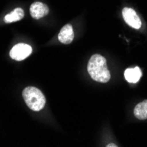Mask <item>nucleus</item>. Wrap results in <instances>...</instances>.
Listing matches in <instances>:
<instances>
[{
  "label": "nucleus",
  "instance_id": "39448f33",
  "mask_svg": "<svg viewBox=\"0 0 147 147\" xmlns=\"http://www.w3.org/2000/svg\"><path fill=\"white\" fill-rule=\"evenodd\" d=\"M49 13V7L47 5L41 3V2H34L30 6V14L31 16L35 19L39 20L45 17Z\"/></svg>",
  "mask_w": 147,
  "mask_h": 147
},
{
  "label": "nucleus",
  "instance_id": "1a4fd4ad",
  "mask_svg": "<svg viewBox=\"0 0 147 147\" xmlns=\"http://www.w3.org/2000/svg\"><path fill=\"white\" fill-rule=\"evenodd\" d=\"M134 115L139 120L147 119V100L141 101L135 107Z\"/></svg>",
  "mask_w": 147,
  "mask_h": 147
},
{
  "label": "nucleus",
  "instance_id": "0eeeda50",
  "mask_svg": "<svg viewBox=\"0 0 147 147\" xmlns=\"http://www.w3.org/2000/svg\"><path fill=\"white\" fill-rule=\"evenodd\" d=\"M142 77V71L139 67L129 68L124 71V78L129 83H137Z\"/></svg>",
  "mask_w": 147,
  "mask_h": 147
},
{
  "label": "nucleus",
  "instance_id": "6e6552de",
  "mask_svg": "<svg viewBox=\"0 0 147 147\" xmlns=\"http://www.w3.org/2000/svg\"><path fill=\"white\" fill-rule=\"evenodd\" d=\"M24 17V11L21 8H16L12 11L5 15L4 20L5 23H12V22H16L20 20H22Z\"/></svg>",
  "mask_w": 147,
  "mask_h": 147
},
{
  "label": "nucleus",
  "instance_id": "7ed1b4c3",
  "mask_svg": "<svg viewBox=\"0 0 147 147\" xmlns=\"http://www.w3.org/2000/svg\"><path fill=\"white\" fill-rule=\"evenodd\" d=\"M32 53L31 46L25 44V43H19L13 47L10 51V57L16 61H22L30 56Z\"/></svg>",
  "mask_w": 147,
  "mask_h": 147
},
{
  "label": "nucleus",
  "instance_id": "f03ea898",
  "mask_svg": "<svg viewBox=\"0 0 147 147\" xmlns=\"http://www.w3.org/2000/svg\"><path fill=\"white\" fill-rule=\"evenodd\" d=\"M22 96L26 104L34 111L42 110L46 104V98L42 91L34 86L26 87L22 92Z\"/></svg>",
  "mask_w": 147,
  "mask_h": 147
},
{
  "label": "nucleus",
  "instance_id": "423d86ee",
  "mask_svg": "<svg viewBox=\"0 0 147 147\" xmlns=\"http://www.w3.org/2000/svg\"><path fill=\"white\" fill-rule=\"evenodd\" d=\"M73 39H74V32H73L72 26L70 24L63 26L58 34L59 42L63 44H70L73 41Z\"/></svg>",
  "mask_w": 147,
  "mask_h": 147
},
{
  "label": "nucleus",
  "instance_id": "9d476101",
  "mask_svg": "<svg viewBox=\"0 0 147 147\" xmlns=\"http://www.w3.org/2000/svg\"><path fill=\"white\" fill-rule=\"evenodd\" d=\"M107 146H109V147H110V146H115V147H116L117 145H115V144H109V145H107Z\"/></svg>",
  "mask_w": 147,
  "mask_h": 147
},
{
  "label": "nucleus",
  "instance_id": "f257e3e1",
  "mask_svg": "<svg viewBox=\"0 0 147 147\" xmlns=\"http://www.w3.org/2000/svg\"><path fill=\"white\" fill-rule=\"evenodd\" d=\"M87 71L91 78L97 82L107 83L111 77L105 57L99 54L91 57L87 64Z\"/></svg>",
  "mask_w": 147,
  "mask_h": 147
},
{
  "label": "nucleus",
  "instance_id": "20e7f679",
  "mask_svg": "<svg viewBox=\"0 0 147 147\" xmlns=\"http://www.w3.org/2000/svg\"><path fill=\"white\" fill-rule=\"evenodd\" d=\"M123 17L124 21L130 26L131 28L135 29H139L142 26V22L137 12L129 7H125L123 9Z\"/></svg>",
  "mask_w": 147,
  "mask_h": 147
}]
</instances>
